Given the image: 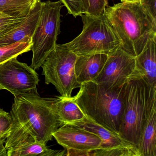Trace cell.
Wrapping results in <instances>:
<instances>
[{
    "label": "cell",
    "instance_id": "3",
    "mask_svg": "<svg viewBox=\"0 0 156 156\" xmlns=\"http://www.w3.org/2000/svg\"><path fill=\"white\" fill-rule=\"evenodd\" d=\"M125 84L108 88L94 81L87 82L82 84L73 98L88 119L119 135L124 111Z\"/></svg>",
    "mask_w": 156,
    "mask_h": 156
},
{
    "label": "cell",
    "instance_id": "12",
    "mask_svg": "<svg viewBox=\"0 0 156 156\" xmlns=\"http://www.w3.org/2000/svg\"><path fill=\"white\" fill-rule=\"evenodd\" d=\"M41 2H39L21 22L0 34V47H4L31 38L39 21Z\"/></svg>",
    "mask_w": 156,
    "mask_h": 156
},
{
    "label": "cell",
    "instance_id": "14",
    "mask_svg": "<svg viewBox=\"0 0 156 156\" xmlns=\"http://www.w3.org/2000/svg\"><path fill=\"white\" fill-rule=\"evenodd\" d=\"M156 37L148 41L142 51L135 57L137 66L148 83L156 88Z\"/></svg>",
    "mask_w": 156,
    "mask_h": 156
},
{
    "label": "cell",
    "instance_id": "23",
    "mask_svg": "<svg viewBox=\"0 0 156 156\" xmlns=\"http://www.w3.org/2000/svg\"><path fill=\"white\" fill-rule=\"evenodd\" d=\"M25 18L7 16L0 18V34L10 30L17 24L21 22Z\"/></svg>",
    "mask_w": 156,
    "mask_h": 156
},
{
    "label": "cell",
    "instance_id": "24",
    "mask_svg": "<svg viewBox=\"0 0 156 156\" xmlns=\"http://www.w3.org/2000/svg\"><path fill=\"white\" fill-rule=\"evenodd\" d=\"M139 2L150 19L156 24V0H140Z\"/></svg>",
    "mask_w": 156,
    "mask_h": 156
},
{
    "label": "cell",
    "instance_id": "22",
    "mask_svg": "<svg viewBox=\"0 0 156 156\" xmlns=\"http://www.w3.org/2000/svg\"><path fill=\"white\" fill-rule=\"evenodd\" d=\"M67 9L69 14L75 18L81 16L83 14L81 0H60Z\"/></svg>",
    "mask_w": 156,
    "mask_h": 156
},
{
    "label": "cell",
    "instance_id": "6",
    "mask_svg": "<svg viewBox=\"0 0 156 156\" xmlns=\"http://www.w3.org/2000/svg\"><path fill=\"white\" fill-rule=\"evenodd\" d=\"M63 7L60 1L41 2L40 18L32 37L30 66L34 70L39 69L57 45L61 33V11Z\"/></svg>",
    "mask_w": 156,
    "mask_h": 156
},
{
    "label": "cell",
    "instance_id": "20",
    "mask_svg": "<svg viewBox=\"0 0 156 156\" xmlns=\"http://www.w3.org/2000/svg\"><path fill=\"white\" fill-rule=\"evenodd\" d=\"M83 14L94 17L104 16L108 0H81Z\"/></svg>",
    "mask_w": 156,
    "mask_h": 156
},
{
    "label": "cell",
    "instance_id": "1",
    "mask_svg": "<svg viewBox=\"0 0 156 156\" xmlns=\"http://www.w3.org/2000/svg\"><path fill=\"white\" fill-rule=\"evenodd\" d=\"M105 15L119 40L120 48L133 57L142 51L149 39L156 37V24L139 2L115 4L106 8Z\"/></svg>",
    "mask_w": 156,
    "mask_h": 156
},
{
    "label": "cell",
    "instance_id": "19",
    "mask_svg": "<svg viewBox=\"0 0 156 156\" xmlns=\"http://www.w3.org/2000/svg\"><path fill=\"white\" fill-rule=\"evenodd\" d=\"M32 38H27L23 41L4 47H0V64L13 57L31 51Z\"/></svg>",
    "mask_w": 156,
    "mask_h": 156
},
{
    "label": "cell",
    "instance_id": "2",
    "mask_svg": "<svg viewBox=\"0 0 156 156\" xmlns=\"http://www.w3.org/2000/svg\"><path fill=\"white\" fill-rule=\"evenodd\" d=\"M14 97L12 119L36 141L46 144L52 139L53 133L64 125L56 112V97H41L37 90Z\"/></svg>",
    "mask_w": 156,
    "mask_h": 156
},
{
    "label": "cell",
    "instance_id": "11",
    "mask_svg": "<svg viewBox=\"0 0 156 156\" xmlns=\"http://www.w3.org/2000/svg\"><path fill=\"white\" fill-rule=\"evenodd\" d=\"M52 136L67 150L65 156H84L87 151L98 149L102 142L94 133L71 124L63 125Z\"/></svg>",
    "mask_w": 156,
    "mask_h": 156
},
{
    "label": "cell",
    "instance_id": "27",
    "mask_svg": "<svg viewBox=\"0 0 156 156\" xmlns=\"http://www.w3.org/2000/svg\"><path fill=\"white\" fill-rule=\"evenodd\" d=\"M8 15H6V14H4V13H2L0 12V18H3V17H7Z\"/></svg>",
    "mask_w": 156,
    "mask_h": 156
},
{
    "label": "cell",
    "instance_id": "21",
    "mask_svg": "<svg viewBox=\"0 0 156 156\" xmlns=\"http://www.w3.org/2000/svg\"><path fill=\"white\" fill-rule=\"evenodd\" d=\"M12 125L11 115L0 108V140H6Z\"/></svg>",
    "mask_w": 156,
    "mask_h": 156
},
{
    "label": "cell",
    "instance_id": "18",
    "mask_svg": "<svg viewBox=\"0 0 156 156\" xmlns=\"http://www.w3.org/2000/svg\"><path fill=\"white\" fill-rule=\"evenodd\" d=\"M65 152L49 149L46 144L37 141L7 150L8 156H65Z\"/></svg>",
    "mask_w": 156,
    "mask_h": 156
},
{
    "label": "cell",
    "instance_id": "13",
    "mask_svg": "<svg viewBox=\"0 0 156 156\" xmlns=\"http://www.w3.org/2000/svg\"><path fill=\"white\" fill-rule=\"evenodd\" d=\"M107 58L108 55L101 53L77 56L74 68L76 81L82 85L94 81Z\"/></svg>",
    "mask_w": 156,
    "mask_h": 156
},
{
    "label": "cell",
    "instance_id": "10",
    "mask_svg": "<svg viewBox=\"0 0 156 156\" xmlns=\"http://www.w3.org/2000/svg\"><path fill=\"white\" fill-rule=\"evenodd\" d=\"M71 125L94 133L102 140L98 149L87 151L85 156H140L138 150L133 144L88 118Z\"/></svg>",
    "mask_w": 156,
    "mask_h": 156
},
{
    "label": "cell",
    "instance_id": "25",
    "mask_svg": "<svg viewBox=\"0 0 156 156\" xmlns=\"http://www.w3.org/2000/svg\"><path fill=\"white\" fill-rule=\"evenodd\" d=\"M5 142V140H0V156H8L7 150L4 145Z\"/></svg>",
    "mask_w": 156,
    "mask_h": 156
},
{
    "label": "cell",
    "instance_id": "4",
    "mask_svg": "<svg viewBox=\"0 0 156 156\" xmlns=\"http://www.w3.org/2000/svg\"><path fill=\"white\" fill-rule=\"evenodd\" d=\"M155 100L156 88L142 76L131 78L125 84L124 111L119 135L138 150L144 122Z\"/></svg>",
    "mask_w": 156,
    "mask_h": 156
},
{
    "label": "cell",
    "instance_id": "5",
    "mask_svg": "<svg viewBox=\"0 0 156 156\" xmlns=\"http://www.w3.org/2000/svg\"><path fill=\"white\" fill-rule=\"evenodd\" d=\"M82 32L74 39L61 44L77 56L94 54L108 55L120 47V42L105 15L99 17L81 15Z\"/></svg>",
    "mask_w": 156,
    "mask_h": 156
},
{
    "label": "cell",
    "instance_id": "9",
    "mask_svg": "<svg viewBox=\"0 0 156 156\" xmlns=\"http://www.w3.org/2000/svg\"><path fill=\"white\" fill-rule=\"evenodd\" d=\"M39 82L35 70L17 57L0 64V89L9 91L14 97L37 90Z\"/></svg>",
    "mask_w": 156,
    "mask_h": 156
},
{
    "label": "cell",
    "instance_id": "16",
    "mask_svg": "<svg viewBox=\"0 0 156 156\" xmlns=\"http://www.w3.org/2000/svg\"><path fill=\"white\" fill-rule=\"evenodd\" d=\"M55 108L64 124H73L87 118L72 97H56Z\"/></svg>",
    "mask_w": 156,
    "mask_h": 156
},
{
    "label": "cell",
    "instance_id": "8",
    "mask_svg": "<svg viewBox=\"0 0 156 156\" xmlns=\"http://www.w3.org/2000/svg\"><path fill=\"white\" fill-rule=\"evenodd\" d=\"M141 75L135 57L120 47L108 55L101 72L94 82L107 88L121 86L129 80Z\"/></svg>",
    "mask_w": 156,
    "mask_h": 156
},
{
    "label": "cell",
    "instance_id": "17",
    "mask_svg": "<svg viewBox=\"0 0 156 156\" xmlns=\"http://www.w3.org/2000/svg\"><path fill=\"white\" fill-rule=\"evenodd\" d=\"M41 0H0V12L8 16L25 18Z\"/></svg>",
    "mask_w": 156,
    "mask_h": 156
},
{
    "label": "cell",
    "instance_id": "26",
    "mask_svg": "<svg viewBox=\"0 0 156 156\" xmlns=\"http://www.w3.org/2000/svg\"><path fill=\"white\" fill-rule=\"evenodd\" d=\"M121 2H139L140 0H120Z\"/></svg>",
    "mask_w": 156,
    "mask_h": 156
},
{
    "label": "cell",
    "instance_id": "7",
    "mask_svg": "<svg viewBox=\"0 0 156 156\" xmlns=\"http://www.w3.org/2000/svg\"><path fill=\"white\" fill-rule=\"evenodd\" d=\"M77 56L57 44L42 65L45 83L53 85L62 96L71 97L73 90L82 85L76 81L75 73Z\"/></svg>",
    "mask_w": 156,
    "mask_h": 156
},
{
    "label": "cell",
    "instance_id": "15",
    "mask_svg": "<svg viewBox=\"0 0 156 156\" xmlns=\"http://www.w3.org/2000/svg\"><path fill=\"white\" fill-rule=\"evenodd\" d=\"M156 100L144 122L139 147L140 156H156Z\"/></svg>",
    "mask_w": 156,
    "mask_h": 156
}]
</instances>
